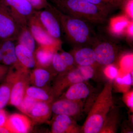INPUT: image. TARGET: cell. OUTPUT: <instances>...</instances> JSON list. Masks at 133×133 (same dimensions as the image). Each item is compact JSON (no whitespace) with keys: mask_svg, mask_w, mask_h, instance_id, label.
I'll return each instance as SVG.
<instances>
[{"mask_svg":"<svg viewBox=\"0 0 133 133\" xmlns=\"http://www.w3.org/2000/svg\"><path fill=\"white\" fill-rule=\"evenodd\" d=\"M51 102L37 101L28 115L32 119L33 124H41L48 121L51 116Z\"/></svg>","mask_w":133,"mask_h":133,"instance_id":"cell-13","label":"cell"},{"mask_svg":"<svg viewBox=\"0 0 133 133\" xmlns=\"http://www.w3.org/2000/svg\"><path fill=\"white\" fill-rule=\"evenodd\" d=\"M114 79L104 85L89 112L81 131L84 133H100L110 110L114 107L112 90Z\"/></svg>","mask_w":133,"mask_h":133,"instance_id":"cell-1","label":"cell"},{"mask_svg":"<svg viewBox=\"0 0 133 133\" xmlns=\"http://www.w3.org/2000/svg\"><path fill=\"white\" fill-rule=\"evenodd\" d=\"M80 129L70 116L57 115L52 122L51 132L53 133H77Z\"/></svg>","mask_w":133,"mask_h":133,"instance_id":"cell-12","label":"cell"},{"mask_svg":"<svg viewBox=\"0 0 133 133\" xmlns=\"http://www.w3.org/2000/svg\"><path fill=\"white\" fill-rule=\"evenodd\" d=\"M12 85L5 79L0 85V110L3 109L9 104L10 99Z\"/></svg>","mask_w":133,"mask_h":133,"instance_id":"cell-24","label":"cell"},{"mask_svg":"<svg viewBox=\"0 0 133 133\" xmlns=\"http://www.w3.org/2000/svg\"><path fill=\"white\" fill-rule=\"evenodd\" d=\"M37 101L36 100L25 95L17 108L23 113L28 116L31 108Z\"/></svg>","mask_w":133,"mask_h":133,"instance_id":"cell-26","label":"cell"},{"mask_svg":"<svg viewBox=\"0 0 133 133\" xmlns=\"http://www.w3.org/2000/svg\"><path fill=\"white\" fill-rule=\"evenodd\" d=\"M81 100H73L64 98L58 100L51 104L52 112L56 115H65L70 117L78 116L83 109Z\"/></svg>","mask_w":133,"mask_h":133,"instance_id":"cell-10","label":"cell"},{"mask_svg":"<svg viewBox=\"0 0 133 133\" xmlns=\"http://www.w3.org/2000/svg\"><path fill=\"white\" fill-rule=\"evenodd\" d=\"M35 13L41 24L50 35L57 40H60L62 27L51 4L46 8L35 10Z\"/></svg>","mask_w":133,"mask_h":133,"instance_id":"cell-8","label":"cell"},{"mask_svg":"<svg viewBox=\"0 0 133 133\" xmlns=\"http://www.w3.org/2000/svg\"><path fill=\"white\" fill-rule=\"evenodd\" d=\"M29 70L24 68L9 67L5 79L12 85L9 104L18 107L26 95V89L30 84Z\"/></svg>","mask_w":133,"mask_h":133,"instance_id":"cell-4","label":"cell"},{"mask_svg":"<svg viewBox=\"0 0 133 133\" xmlns=\"http://www.w3.org/2000/svg\"><path fill=\"white\" fill-rule=\"evenodd\" d=\"M16 52L19 63L23 68L29 70L36 67L34 53L21 44L16 45Z\"/></svg>","mask_w":133,"mask_h":133,"instance_id":"cell-18","label":"cell"},{"mask_svg":"<svg viewBox=\"0 0 133 133\" xmlns=\"http://www.w3.org/2000/svg\"><path fill=\"white\" fill-rule=\"evenodd\" d=\"M60 55L64 62L69 69L74 64L75 61L74 57L69 52L65 51L61 52L60 53Z\"/></svg>","mask_w":133,"mask_h":133,"instance_id":"cell-29","label":"cell"},{"mask_svg":"<svg viewBox=\"0 0 133 133\" xmlns=\"http://www.w3.org/2000/svg\"><path fill=\"white\" fill-rule=\"evenodd\" d=\"M116 83L121 85H126L129 87L132 83V76L130 73L126 75L123 78H116Z\"/></svg>","mask_w":133,"mask_h":133,"instance_id":"cell-30","label":"cell"},{"mask_svg":"<svg viewBox=\"0 0 133 133\" xmlns=\"http://www.w3.org/2000/svg\"><path fill=\"white\" fill-rule=\"evenodd\" d=\"M16 41L17 44L25 46L33 53L36 49V42L28 26L21 27Z\"/></svg>","mask_w":133,"mask_h":133,"instance_id":"cell-21","label":"cell"},{"mask_svg":"<svg viewBox=\"0 0 133 133\" xmlns=\"http://www.w3.org/2000/svg\"><path fill=\"white\" fill-rule=\"evenodd\" d=\"M127 30L128 34L131 36L133 35V23H129L127 27Z\"/></svg>","mask_w":133,"mask_h":133,"instance_id":"cell-38","label":"cell"},{"mask_svg":"<svg viewBox=\"0 0 133 133\" xmlns=\"http://www.w3.org/2000/svg\"><path fill=\"white\" fill-rule=\"evenodd\" d=\"M94 50L96 62L103 65H111L115 60L116 55L113 45L110 43L99 44Z\"/></svg>","mask_w":133,"mask_h":133,"instance_id":"cell-15","label":"cell"},{"mask_svg":"<svg viewBox=\"0 0 133 133\" xmlns=\"http://www.w3.org/2000/svg\"><path fill=\"white\" fill-rule=\"evenodd\" d=\"M8 115L5 109L0 110V128L5 127Z\"/></svg>","mask_w":133,"mask_h":133,"instance_id":"cell-33","label":"cell"},{"mask_svg":"<svg viewBox=\"0 0 133 133\" xmlns=\"http://www.w3.org/2000/svg\"><path fill=\"white\" fill-rule=\"evenodd\" d=\"M32 121L26 115L15 113L9 115L5 127L11 133H26L30 131Z\"/></svg>","mask_w":133,"mask_h":133,"instance_id":"cell-11","label":"cell"},{"mask_svg":"<svg viewBox=\"0 0 133 133\" xmlns=\"http://www.w3.org/2000/svg\"><path fill=\"white\" fill-rule=\"evenodd\" d=\"M122 65L124 68H128L130 66H132V57L128 56L124 57L122 59Z\"/></svg>","mask_w":133,"mask_h":133,"instance_id":"cell-35","label":"cell"},{"mask_svg":"<svg viewBox=\"0 0 133 133\" xmlns=\"http://www.w3.org/2000/svg\"><path fill=\"white\" fill-rule=\"evenodd\" d=\"M111 5H119L122 3L123 0H106Z\"/></svg>","mask_w":133,"mask_h":133,"instance_id":"cell-37","label":"cell"},{"mask_svg":"<svg viewBox=\"0 0 133 133\" xmlns=\"http://www.w3.org/2000/svg\"><path fill=\"white\" fill-rule=\"evenodd\" d=\"M26 95L36 100L45 102H51L54 98L50 90L48 92L47 88L34 86L28 87L26 89Z\"/></svg>","mask_w":133,"mask_h":133,"instance_id":"cell-22","label":"cell"},{"mask_svg":"<svg viewBox=\"0 0 133 133\" xmlns=\"http://www.w3.org/2000/svg\"><path fill=\"white\" fill-rule=\"evenodd\" d=\"M129 23L127 19L125 17L115 18L111 23L112 30L116 33H121L124 29L127 28Z\"/></svg>","mask_w":133,"mask_h":133,"instance_id":"cell-25","label":"cell"},{"mask_svg":"<svg viewBox=\"0 0 133 133\" xmlns=\"http://www.w3.org/2000/svg\"><path fill=\"white\" fill-rule=\"evenodd\" d=\"M0 48L3 53L2 63L9 67L12 66L16 69L23 67L19 63L17 57L16 45L14 41L0 40Z\"/></svg>","mask_w":133,"mask_h":133,"instance_id":"cell-14","label":"cell"},{"mask_svg":"<svg viewBox=\"0 0 133 133\" xmlns=\"http://www.w3.org/2000/svg\"><path fill=\"white\" fill-rule=\"evenodd\" d=\"M0 2H1V0H0Z\"/></svg>","mask_w":133,"mask_h":133,"instance_id":"cell-40","label":"cell"},{"mask_svg":"<svg viewBox=\"0 0 133 133\" xmlns=\"http://www.w3.org/2000/svg\"><path fill=\"white\" fill-rule=\"evenodd\" d=\"M0 3L21 27L27 26L35 10L27 0H1Z\"/></svg>","mask_w":133,"mask_h":133,"instance_id":"cell-6","label":"cell"},{"mask_svg":"<svg viewBox=\"0 0 133 133\" xmlns=\"http://www.w3.org/2000/svg\"><path fill=\"white\" fill-rule=\"evenodd\" d=\"M56 51L50 48L38 45L34 52L36 67L48 69L51 64L53 55Z\"/></svg>","mask_w":133,"mask_h":133,"instance_id":"cell-17","label":"cell"},{"mask_svg":"<svg viewBox=\"0 0 133 133\" xmlns=\"http://www.w3.org/2000/svg\"><path fill=\"white\" fill-rule=\"evenodd\" d=\"M126 104L128 107L132 110L133 108V91L126 94L124 98Z\"/></svg>","mask_w":133,"mask_h":133,"instance_id":"cell-32","label":"cell"},{"mask_svg":"<svg viewBox=\"0 0 133 133\" xmlns=\"http://www.w3.org/2000/svg\"><path fill=\"white\" fill-rule=\"evenodd\" d=\"M95 5L104 6L108 7L111 6L107 2L106 0H85Z\"/></svg>","mask_w":133,"mask_h":133,"instance_id":"cell-36","label":"cell"},{"mask_svg":"<svg viewBox=\"0 0 133 133\" xmlns=\"http://www.w3.org/2000/svg\"><path fill=\"white\" fill-rule=\"evenodd\" d=\"M94 75V69L92 66H79L69 72L62 73L55 81L51 92L54 98L58 97L67 87L76 83L88 81Z\"/></svg>","mask_w":133,"mask_h":133,"instance_id":"cell-5","label":"cell"},{"mask_svg":"<svg viewBox=\"0 0 133 133\" xmlns=\"http://www.w3.org/2000/svg\"><path fill=\"white\" fill-rule=\"evenodd\" d=\"M21 27L0 3V40L16 41Z\"/></svg>","mask_w":133,"mask_h":133,"instance_id":"cell-9","label":"cell"},{"mask_svg":"<svg viewBox=\"0 0 133 133\" xmlns=\"http://www.w3.org/2000/svg\"><path fill=\"white\" fill-rule=\"evenodd\" d=\"M64 14L95 23L104 22L108 7L95 5L85 0H48Z\"/></svg>","mask_w":133,"mask_h":133,"instance_id":"cell-2","label":"cell"},{"mask_svg":"<svg viewBox=\"0 0 133 133\" xmlns=\"http://www.w3.org/2000/svg\"><path fill=\"white\" fill-rule=\"evenodd\" d=\"M90 90L84 82L76 83L70 86L65 94V98L78 100L87 97Z\"/></svg>","mask_w":133,"mask_h":133,"instance_id":"cell-19","label":"cell"},{"mask_svg":"<svg viewBox=\"0 0 133 133\" xmlns=\"http://www.w3.org/2000/svg\"><path fill=\"white\" fill-rule=\"evenodd\" d=\"M52 6L59 20L62 29L72 41L79 44L87 42L90 36V30L84 20L64 14Z\"/></svg>","mask_w":133,"mask_h":133,"instance_id":"cell-3","label":"cell"},{"mask_svg":"<svg viewBox=\"0 0 133 133\" xmlns=\"http://www.w3.org/2000/svg\"><path fill=\"white\" fill-rule=\"evenodd\" d=\"M3 52L2 50L0 48V63H1L2 62L3 58Z\"/></svg>","mask_w":133,"mask_h":133,"instance_id":"cell-39","label":"cell"},{"mask_svg":"<svg viewBox=\"0 0 133 133\" xmlns=\"http://www.w3.org/2000/svg\"><path fill=\"white\" fill-rule=\"evenodd\" d=\"M27 26L38 45L50 48L56 51L60 48L61 41L50 35L41 24L35 12L29 19Z\"/></svg>","mask_w":133,"mask_h":133,"instance_id":"cell-7","label":"cell"},{"mask_svg":"<svg viewBox=\"0 0 133 133\" xmlns=\"http://www.w3.org/2000/svg\"><path fill=\"white\" fill-rule=\"evenodd\" d=\"M118 120V114L117 110L114 109L113 107L108 114L100 133L116 132Z\"/></svg>","mask_w":133,"mask_h":133,"instance_id":"cell-23","label":"cell"},{"mask_svg":"<svg viewBox=\"0 0 133 133\" xmlns=\"http://www.w3.org/2000/svg\"><path fill=\"white\" fill-rule=\"evenodd\" d=\"M9 67L0 63V81H2L7 75Z\"/></svg>","mask_w":133,"mask_h":133,"instance_id":"cell-34","label":"cell"},{"mask_svg":"<svg viewBox=\"0 0 133 133\" xmlns=\"http://www.w3.org/2000/svg\"><path fill=\"white\" fill-rule=\"evenodd\" d=\"M106 68L105 73L110 78V79H114L118 74L117 69L114 66L109 65Z\"/></svg>","mask_w":133,"mask_h":133,"instance_id":"cell-31","label":"cell"},{"mask_svg":"<svg viewBox=\"0 0 133 133\" xmlns=\"http://www.w3.org/2000/svg\"><path fill=\"white\" fill-rule=\"evenodd\" d=\"M31 4L35 10L46 8L49 6L50 4L48 0H27Z\"/></svg>","mask_w":133,"mask_h":133,"instance_id":"cell-28","label":"cell"},{"mask_svg":"<svg viewBox=\"0 0 133 133\" xmlns=\"http://www.w3.org/2000/svg\"><path fill=\"white\" fill-rule=\"evenodd\" d=\"M51 64L55 70L58 72L63 73L69 69L61 57L60 53L57 51L53 55Z\"/></svg>","mask_w":133,"mask_h":133,"instance_id":"cell-27","label":"cell"},{"mask_svg":"<svg viewBox=\"0 0 133 133\" xmlns=\"http://www.w3.org/2000/svg\"><path fill=\"white\" fill-rule=\"evenodd\" d=\"M51 78V74L47 69L36 67L29 73L30 84L34 86L46 88Z\"/></svg>","mask_w":133,"mask_h":133,"instance_id":"cell-16","label":"cell"},{"mask_svg":"<svg viewBox=\"0 0 133 133\" xmlns=\"http://www.w3.org/2000/svg\"><path fill=\"white\" fill-rule=\"evenodd\" d=\"M74 60L80 66H90L96 62L94 50L90 48H82L75 53Z\"/></svg>","mask_w":133,"mask_h":133,"instance_id":"cell-20","label":"cell"}]
</instances>
